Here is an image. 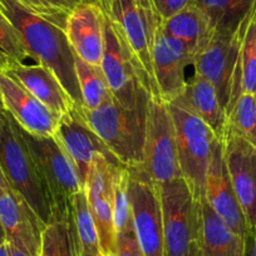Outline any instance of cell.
I'll return each instance as SVG.
<instances>
[{
	"instance_id": "3957f363",
	"label": "cell",
	"mask_w": 256,
	"mask_h": 256,
	"mask_svg": "<svg viewBox=\"0 0 256 256\" xmlns=\"http://www.w3.org/2000/svg\"><path fill=\"white\" fill-rule=\"evenodd\" d=\"M103 16L104 48L100 70L113 100L126 110L147 112L150 100L160 98L158 93L120 30L104 13Z\"/></svg>"
},
{
	"instance_id": "74e56055",
	"label": "cell",
	"mask_w": 256,
	"mask_h": 256,
	"mask_svg": "<svg viewBox=\"0 0 256 256\" xmlns=\"http://www.w3.org/2000/svg\"><path fill=\"white\" fill-rule=\"evenodd\" d=\"M184 256H202V252H201L200 245H198V241L191 244L188 251H187V254Z\"/></svg>"
},
{
	"instance_id": "5bb4252c",
	"label": "cell",
	"mask_w": 256,
	"mask_h": 256,
	"mask_svg": "<svg viewBox=\"0 0 256 256\" xmlns=\"http://www.w3.org/2000/svg\"><path fill=\"white\" fill-rule=\"evenodd\" d=\"M54 137L74 164L83 187H86L90 164L96 154H103L114 166H124L93 132L77 107L62 116Z\"/></svg>"
},
{
	"instance_id": "d6986e66",
	"label": "cell",
	"mask_w": 256,
	"mask_h": 256,
	"mask_svg": "<svg viewBox=\"0 0 256 256\" xmlns=\"http://www.w3.org/2000/svg\"><path fill=\"white\" fill-rule=\"evenodd\" d=\"M102 9L96 2L76 6L68 16L66 33L78 58L93 66H100L104 48Z\"/></svg>"
},
{
	"instance_id": "44dd1931",
	"label": "cell",
	"mask_w": 256,
	"mask_h": 256,
	"mask_svg": "<svg viewBox=\"0 0 256 256\" xmlns=\"http://www.w3.org/2000/svg\"><path fill=\"white\" fill-rule=\"evenodd\" d=\"M171 104L202 120L210 126L216 136L222 140L226 130V112L215 87L208 80L195 73L191 80H187L184 92Z\"/></svg>"
},
{
	"instance_id": "277c9868",
	"label": "cell",
	"mask_w": 256,
	"mask_h": 256,
	"mask_svg": "<svg viewBox=\"0 0 256 256\" xmlns=\"http://www.w3.org/2000/svg\"><path fill=\"white\" fill-rule=\"evenodd\" d=\"M78 110L120 164L127 167L142 166L147 112L126 110L114 100L96 110Z\"/></svg>"
},
{
	"instance_id": "836d02e7",
	"label": "cell",
	"mask_w": 256,
	"mask_h": 256,
	"mask_svg": "<svg viewBox=\"0 0 256 256\" xmlns=\"http://www.w3.org/2000/svg\"><path fill=\"white\" fill-rule=\"evenodd\" d=\"M161 22L195 3V0H144Z\"/></svg>"
},
{
	"instance_id": "2e32d148",
	"label": "cell",
	"mask_w": 256,
	"mask_h": 256,
	"mask_svg": "<svg viewBox=\"0 0 256 256\" xmlns=\"http://www.w3.org/2000/svg\"><path fill=\"white\" fill-rule=\"evenodd\" d=\"M0 94L4 110L14 118L24 131L36 136H56L62 116L56 114L20 83L0 70Z\"/></svg>"
},
{
	"instance_id": "e0dca14e",
	"label": "cell",
	"mask_w": 256,
	"mask_h": 256,
	"mask_svg": "<svg viewBox=\"0 0 256 256\" xmlns=\"http://www.w3.org/2000/svg\"><path fill=\"white\" fill-rule=\"evenodd\" d=\"M0 224L6 241L30 256H40L46 224L9 184L0 187Z\"/></svg>"
},
{
	"instance_id": "4316f807",
	"label": "cell",
	"mask_w": 256,
	"mask_h": 256,
	"mask_svg": "<svg viewBox=\"0 0 256 256\" xmlns=\"http://www.w3.org/2000/svg\"><path fill=\"white\" fill-rule=\"evenodd\" d=\"M40 256H80L73 218L54 220L46 226L42 234Z\"/></svg>"
},
{
	"instance_id": "8992f818",
	"label": "cell",
	"mask_w": 256,
	"mask_h": 256,
	"mask_svg": "<svg viewBox=\"0 0 256 256\" xmlns=\"http://www.w3.org/2000/svg\"><path fill=\"white\" fill-rule=\"evenodd\" d=\"M176 136L177 157L182 177L196 200L205 198L206 174L212 154L214 144L218 138L215 132L196 116L168 103Z\"/></svg>"
},
{
	"instance_id": "f35d334b",
	"label": "cell",
	"mask_w": 256,
	"mask_h": 256,
	"mask_svg": "<svg viewBox=\"0 0 256 256\" xmlns=\"http://www.w3.org/2000/svg\"><path fill=\"white\" fill-rule=\"evenodd\" d=\"M0 256H10L9 255V248H8V242L0 244Z\"/></svg>"
},
{
	"instance_id": "ffe728a7",
	"label": "cell",
	"mask_w": 256,
	"mask_h": 256,
	"mask_svg": "<svg viewBox=\"0 0 256 256\" xmlns=\"http://www.w3.org/2000/svg\"><path fill=\"white\" fill-rule=\"evenodd\" d=\"M3 72L18 80L29 93L56 114L63 116L77 107L53 70L43 64L14 63Z\"/></svg>"
},
{
	"instance_id": "7a4b0ae2",
	"label": "cell",
	"mask_w": 256,
	"mask_h": 256,
	"mask_svg": "<svg viewBox=\"0 0 256 256\" xmlns=\"http://www.w3.org/2000/svg\"><path fill=\"white\" fill-rule=\"evenodd\" d=\"M0 168L16 191L46 225L54 221L48 190L20 128L6 110L0 113Z\"/></svg>"
},
{
	"instance_id": "52a82bcc",
	"label": "cell",
	"mask_w": 256,
	"mask_h": 256,
	"mask_svg": "<svg viewBox=\"0 0 256 256\" xmlns=\"http://www.w3.org/2000/svg\"><path fill=\"white\" fill-rule=\"evenodd\" d=\"M164 225V256H184L200 232V201L184 177L157 184Z\"/></svg>"
},
{
	"instance_id": "d4e9b609",
	"label": "cell",
	"mask_w": 256,
	"mask_h": 256,
	"mask_svg": "<svg viewBox=\"0 0 256 256\" xmlns=\"http://www.w3.org/2000/svg\"><path fill=\"white\" fill-rule=\"evenodd\" d=\"M76 74L80 83L83 108L92 110L113 100L100 66H93L76 56Z\"/></svg>"
},
{
	"instance_id": "4dcf8cb0",
	"label": "cell",
	"mask_w": 256,
	"mask_h": 256,
	"mask_svg": "<svg viewBox=\"0 0 256 256\" xmlns=\"http://www.w3.org/2000/svg\"><path fill=\"white\" fill-rule=\"evenodd\" d=\"M18 2L36 16L66 29L68 16L76 6L96 0H18Z\"/></svg>"
},
{
	"instance_id": "f1b7e54d",
	"label": "cell",
	"mask_w": 256,
	"mask_h": 256,
	"mask_svg": "<svg viewBox=\"0 0 256 256\" xmlns=\"http://www.w3.org/2000/svg\"><path fill=\"white\" fill-rule=\"evenodd\" d=\"M240 66L242 88L245 92L256 93V0L246 16L240 46Z\"/></svg>"
},
{
	"instance_id": "5b68a950",
	"label": "cell",
	"mask_w": 256,
	"mask_h": 256,
	"mask_svg": "<svg viewBox=\"0 0 256 256\" xmlns=\"http://www.w3.org/2000/svg\"><path fill=\"white\" fill-rule=\"evenodd\" d=\"M19 128L48 190L54 220L72 218V198L84 188L74 164L56 137L36 136Z\"/></svg>"
},
{
	"instance_id": "cb8c5ba5",
	"label": "cell",
	"mask_w": 256,
	"mask_h": 256,
	"mask_svg": "<svg viewBox=\"0 0 256 256\" xmlns=\"http://www.w3.org/2000/svg\"><path fill=\"white\" fill-rule=\"evenodd\" d=\"M255 0H195V4L208 16L215 32L234 33L238 28Z\"/></svg>"
},
{
	"instance_id": "d590c367",
	"label": "cell",
	"mask_w": 256,
	"mask_h": 256,
	"mask_svg": "<svg viewBox=\"0 0 256 256\" xmlns=\"http://www.w3.org/2000/svg\"><path fill=\"white\" fill-rule=\"evenodd\" d=\"M8 242V241H6ZM8 248H9V255L10 256H30L29 254H26V251L20 250L18 246L13 245V244L8 242Z\"/></svg>"
},
{
	"instance_id": "f546056e",
	"label": "cell",
	"mask_w": 256,
	"mask_h": 256,
	"mask_svg": "<svg viewBox=\"0 0 256 256\" xmlns=\"http://www.w3.org/2000/svg\"><path fill=\"white\" fill-rule=\"evenodd\" d=\"M128 186H130L128 167H120L113 174V216H114V228L117 234L134 221Z\"/></svg>"
},
{
	"instance_id": "ee69618b",
	"label": "cell",
	"mask_w": 256,
	"mask_h": 256,
	"mask_svg": "<svg viewBox=\"0 0 256 256\" xmlns=\"http://www.w3.org/2000/svg\"><path fill=\"white\" fill-rule=\"evenodd\" d=\"M0 113H2V112H0Z\"/></svg>"
},
{
	"instance_id": "484cf974",
	"label": "cell",
	"mask_w": 256,
	"mask_h": 256,
	"mask_svg": "<svg viewBox=\"0 0 256 256\" xmlns=\"http://www.w3.org/2000/svg\"><path fill=\"white\" fill-rule=\"evenodd\" d=\"M72 218L80 244V256H103L86 187L72 198Z\"/></svg>"
},
{
	"instance_id": "603a6c76",
	"label": "cell",
	"mask_w": 256,
	"mask_h": 256,
	"mask_svg": "<svg viewBox=\"0 0 256 256\" xmlns=\"http://www.w3.org/2000/svg\"><path fill=\"white\" fill-rule=\"evenodd\" d=\"M161 28L164 33L181 42L194 56L215 33L208 16L195 3L161 22Z\"/></svg>"
},
{
	"instance_id": "e575fe53",
	"label": "cell",
	"mask_w": 256,
	"mask_h": 256,
	"mask_svg": "<svg viewBox=\"0 0 256 256\" xmlns=\"http://www.w3.org/2000/svg\"><path fill=\"white\" fill-rule=\"evenodd\" d=\"M245 256H256V232L248 234L245 238Z\"/></svg>"
},
{
	"instance_id": "d6a6232c",
	"label": "cell",
	"mask_w": 256,
	"mask_h": 256,
	"mask_svg": "<svg viewBox=\"0 0 256 256\" xmlns=\"http://www.w3.org/2000/svg\"><path fill=\"white\" fill-rule=\"evenodd\" d=\"M117 250L116 256H144L136 232H134V221L126 228L117 234Z\"/></svg>"
},
{
	"instance_id": "7bdbcfd3",
	"label": "cell",
	"mask_w": 256,
	"mask_h": 256,
	"mask_svg": "<svg viewBox=\"0 0 256 256\" xmlns=\"http://www.w3.org/2000/svg\"><path fill=\"white\" fill-rule=\"evenodd\" d=\"M255 100H256V93H255Z\"/></svg>"
},
{
	"instance_id": "ba28073f",
	"label": "cell",
	"mask_w": 256,
	"mask_h": 256,
	"mask_svg": "<svg viewBox=\"0 0 256 256\" xmlns=\"http://www.w3.org/2000/svg\"><path fill=\"white\" fill-rule=\"evenodd\" d=\"M96 3L122 34L158 93L154 74L152 46L154 32L161 20L154 9L144 0H96Z\"/></svg>"
},
{
	"instance_id": "1f68e13d",
	"label": "cell",
	"mask_w": 256,
	"mask_h": 256,
	"mask_svg": "<svg viewBox=\"0 0 256 256\" xmlns=\"http://www.w3.org/2000/svg\"><path fill=\"white\" fill-rule=\"evenodd\" d=\"M0 52L6 54L14 63H36L29 54L20 34L2 13H0Z\"/></svg>"
},
{
	"instance_id": "8fae6325",
	"label": "cell",
	"mask_w": 256,
	"mask_h": 256,
	"mask_svg": "<svg viewBox=\"0 0 256 256\" xmlns=\"http://www.w3.org/2000/svg\"><path fill=\"white\" fill-rule=\"evenodd\" d=\"M130 201L137 240L144 256H164V225L158 186L150 180L144 167H128Z\"/></svg>"
},
{
	"instance_id": "ac0fdd59",
	"label": "cell",
	"mask_w": 256,
	"mask_h": 256,
	"mask_svg": "<svg viewBox=\"0 0 256 256\" xmlns=\"http://www.w3.org/2000/svg\"><path fill=\"white\" fill-rule=\"evenodd\" d=\"M205 198L214 211L235 231L245 238L248 236V225L241 206L236 198L231 182L224 152L222 140L218 138L214 144L212 154L206 174Z\"/></svg>"
},
{
	"instance_id": "8d00e7d4",
	"label": "cell",
	"mask_w": 256,
	"mask_h": 256,
	"mask_svg": "<svg viewBox=\"0 0 256 256\" xmlns=\"http://www.w3.org/2000/svg\"><path fill=\"white\" fill-rule=\"evenodd\" d=\"M14 62H12L10 59L8 58V56H6V54H3L2 52H0V70L3 72V70H8L10 66H13Z\"/></svg>"
},
{
	"instance_id": "b9f144b4",
	"label": "cell",
	"mask_w": 256,
	"mask_h": 256,
	"mask_svg": "<svg viewBox=\"0 0 256 256\" xmlns=\"http://www.w3.org/2000/svg\"><path fill=\"white\" fill-rule=\"evenodd\" d=\"M4 110V104H3V100H2V94H0V112H3Z\"/></svg>"
},
{
	"instance_id": "83f0119b",
	"label": "cell",
	"mask_w": 256,
	"mask_h": 256,
	"mask_svg": "<svg viewBox=\"0 0 256 256\" xmlns=\"http://www.w3.org/2000/svg\"><path fill=\"white\" fill-rule=\"evenodd\" d=\"M226 126L256 146L255 94L242 90L226 108Z\"/></svg>"
},
{
	"instance_id": "60d3db41",
	"label": "cell",
	"mask_w": 256,
	"mask_h": 256,
	"mask_svg": "<svg viewBox=\"0 0 256 256\" xmlns=\"http://www.w3.org/2000/svg\"><path fill=\"white\" fill-rule=\"evenodd\" d=\"M6 241V232H4L3 230V226H2V224H0V244H3Z\"/></svg>"
},
{
	"instance_id": "30bf717a",
	"label": "cell",
	"mask_w": 256,
	"mask_h": 256,
	"mask_svg": "<svg viewBox=\"0 0 256 256\" xmlns=\"http://www.w3.org/2000/svg\"><path fill=\"white\" fill-rule=\"evenodd\" d=\"M245 22L246 18L234 33L215 32L211 40L192 60L196 74H200L215 87L224 110L228 107L234 80L240 70V46Z\"/></svg>"
},
{
	"instance_id": "7c38bea8",
	"label": "cell",
	"mask_w": 256,
	"mask_h": 256,
	"mask_svg": "<svg viewBox=\"0 0 256 256\" xmlns=\"http://www.w3.org/2000/svg\"><path fill=\"white\" fill-rule=\"evenodd\" d=\"M120 167L123 166H114L103 154H96L86 182L88 205L97 228L103 256H116L117 250V231L113 216V174Z\"/></svg>"
},
{
	"instance_id": "4fadbf2b",
	"label": "cell",
	"mask_w": 256,
	"mask_h": 256,
	"mask_svg": "<svg viewBox=\"0 0 256 256\" xmlns=\"http://www.w3.org/2000/svg\"><path fill=\"white\" fill-rule=\"evenodd\" d=\"M224 152L236 198L245 216L248 234L256 232V146L226 126Z\"/></svg>"
},
{
	"instance_id": "9a60e30c",
	"label": "cell",
	"mask_w": 256,
	"mask_h": 256,
	"mask_svg": "<svg viewBox=\"0 0 256 256\" xmlns=\"http://www.w3.org/2000/svg\"><path fill=\"white\" fill-rule=\"evenodd\" d=\"M194 56L174 36L164 33L161 24L154 32L152 46L154 74L160 100L171 103L184 92L187 84L186 68L192 66Z\"/></svg>"
},
{
	"instance_id": "ab89813d",
	"label": "cell",
	"mask_w": 256,
	"mask_h": 256,
	"mask_svg": "<svg viewBox=\"0 0 256 256\" xmlns=\"http://www.w3.org/2000/svg\"><path fill=\"white\" fill-rule=\"evenodd\" d=\"M6 184H9L8 181H6L3 171H2V168H0V187H4V186H6Z\"/></svg>"
},
{
	"instance_id": "9c48e42d",
	"label": "cell",
	"mask_w": 256,
	"mask_h": 256,
	"mask_svg": "<svg viewBox=\"0 0 256 256\" xmlns=\"http://www.w3.org/2000/svg\"><path fill=\"white\" fill-rule=\"evenodd\" d=\"M142 167L156 184L182 177L177 157L174 120L168 103L160 98H151L147 107Z\"/></svg>"
},
{
	"instance_id": "7402d4cb",
	"label": "cell",
	"mask_w": 256,
	"mask_h": 256,
	"mask_svg": "<svg viewBox=\"0 0 256 256\" xmlns=\"http://www.w3.org/2000/svg\"><path fill=\"white\" fill-rule=\"evenodd\" d=\"M198 245L202 256H245V238L235 232L215 211L206 198L200 200Z\"/></svg>"
},
{
	"instance_id": "6da1fadb",
	"label": "cell",
	"mask_w": 256,
	"mask_h": 256,
	"mask_svg": "<svg viewBox=\"0 0 256 256\" xmlns=\"http://www.w3.org/2000/svg\"><path fill=\"white\" fill-rule=\"evenodd\" d=\"M0 13L20 34L34 62L50 68L78 108H83L76 74V54L66 29L36 16L18 0H0Z\"/></svg>"
}]
</instances>
